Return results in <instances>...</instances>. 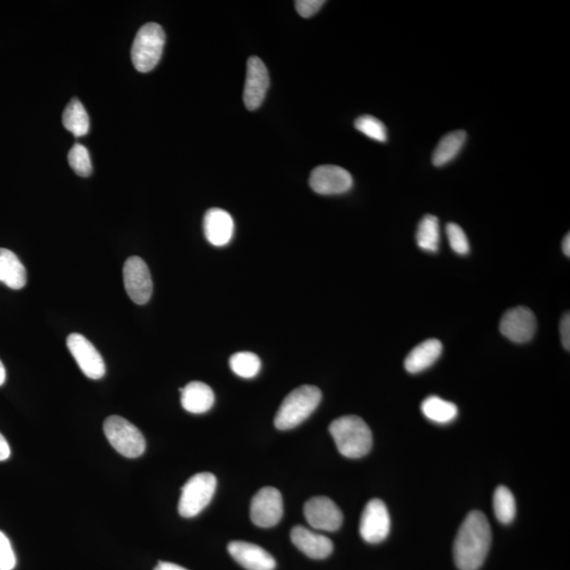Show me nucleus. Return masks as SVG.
<instances>
[{"label": "nucleus", "mask_w": 570, "mask_h": 570, "mask_svg": "<svg viewBox=\"0 0 570 570\" xmlns=\"http://www.w3.org/2000/svg\"><path fill=\"white\" fill-rule=\"evenodd\" d=\"M491 546V528L486 515L472 511L457 532L455 561L460 570H478L483 566Z\"/></svg>", "instance_id": "obj_1"}, {"label": "nucleus", "mask_w": 570, "mask_h": 570, "mask_svg": "<svg viewBox=\"0 0 570 570\" xmlns=\"http://www.w3.org/2000/svg\"><path fill=\"white\" fill-rule=\"evenodd\" d=\"M328 430L338 451L345 457L361 458L367 455L372 448L371 429L361 417H339L332 422Z\"/></svg>", "instance_id": "obj_2"}, {"label": "nucleus", "mask_w": 570, "mask_h": 570, "mask_svg": "<svg viewBox=\"0 0 570 570\" xmlns=\"http://www.w3.org/2000/svg\"><path fill=\"white\" fill-rule=\"evenodd\" d=\"M321 391L315 386H302L292 391L282 402L275 416L279 430H291L311 416L321 402Z\"/></svg>", "instance_id": "obj_3"}, {"label": "nucleus", "mask_w": 570, "mask_h": 570, "mask_svg": "<svg viewBox=\"0 0 570 570\" xmlns=\"http://www.w3.org/2000/svg\"><path fill=\"white\" fill-rule=\"evenodd\" d=\"M164 46H166V32L157 23H146L135 35L132 48L133 66L139 72L147 73L154 70L160 62Z\"/></svg>", "instance_id": "obj_4"}, {"label": "nucleus", "mask_w": 570, "mask_h": 570, "mask_svg": "<svg viewBox=\"0 0 570 570\" xmlns=\"http://www.w3.org/2000/svg\"><path fill=\"white\" fill-rule=\"evenodd\" d=\"M104 433L110 445L123 456L137 458L146 450L142 432L124 417L109 416L104 422Z\"/></svg>", "instance_id": "obj_5"}, {"label": "nucleus", "mask_w": 570, "mask_h": 570, "mask_svg": "<svg viewBox=\"0 0 570 570\" xmlns=\"http://www.w3.org/2000/svg\"><path fill=\"white\" fill-rule=\"evenodd\" d=\"M216 489L217 479L213 473L193 475L182 488L178 506L180 515L191 519L201 514L213 499Z\"/></svg>", "instance_id": "obj_6"}, {"label": "nucleus", "mask_w": 570, "mask_h": 570, "mask_svg": "<svg viewBox=\"0 0 570 570\" xmlns=\"http://www.w3.org/2000/svg\"><path fill=\"white\" fill-rule=\"evenodd\" d=\"M284 516V499L274 487H263L251 503V520L258 527L270 528Z\"/></svg>", "instance_id": "obj_7"}, {"label": "nucleus", "mask_w": 570, "mask_h": 570, "mask_svg": "<svg viewBox=\"0 0 570 570\" xmlns=\"http://www.w3.org/2000/svg\"><path fill=\"white\" fill-rule=\"evenodd\" d=\"M125 290L134 303L143 305L150 301L154 284L149 267L142 258L129 257L123 268Z\"/></svg>", "instance_id": "obj_8"}, {"label": "nucleus", "mask_w": 570, "mask_h": 570, "mask_svg": "<svg viewBox=\"0 0 570 570\" xmlns=\"http://www.w3.org/2000/svg\"><path fill=\"white\" fill-rule=\"evenodd\" d=\"M391 519L383 501L371 499L364 507L361 519V536L370 544L383 542L389 536Z\"/></svg>", "instance_id": "obj_9"}, {"label": "nucleus", "mask_w": 570, "mask_h": 570, "mask_svg": "<svg viewBox=\"0 0 570 570\" xmlns=\"http://www.w3.org/2000/svg\"><path fill=\"white\" fill-rule=\"evenodd\" d=\"M67 346L72 353L76 363L79 364L81 372L88 379H101L106 374V366L101 354L89 340L79 333L70 334L67 338Z\"/></svg>", "instance_id": "obj_10"}, {"label": "nucleus", "mask_w": 570, "mask_h": 570, "mask_svg": "<svg viewBox=\"0 0 570 570\" xmlns=\"http://www.w3.org/2000/svg\"><path fill=\"white\" fill-rule=\"evenodd\" d=\"M305 520L311 527L322 532H336L343 525V511L330 498L315 497L304 505Z\"/></svg>", "instance_id": "obj_11"}, {"label": "nucleus", "mask_w": 570, "mask_h": 570, "mask_svg": "<svg viewBox=\"0 0 570 570\" xmlns=\"http://www.w3.org/2000/svg\"><path fill=\"white\" fill-rule=\"evenodd\" d=\"M537 319L532 310L518 307L506 311L499 322V331L515 344L531 342L537 331Z\"/></svg>", "instance_id": "obj_12"}, {"label": "nucleus", "mask_w": 570, "mask_h": 570, "mask_svg": "<svg viewBox=\"0 0 570 570\" xmlns=\"http://www.w3.org/2000/svg\"><path fill=\"white\" fill-rule=\"evenodd\" d=\"M310 186L322 196L342 195L353 186V178L348 170L336 166L316 167L310 176Z\"/></svg>", "instance_id": "obj_13"}, {"label": "nucleus", "mask_w": 570, "mask_h": 570, "mask_svg": "<svg viewBox=\"0 0 570 570\" xmlns=\"http://www.w3.org/2000/svg\"><path fill=\"white\" fill-rule=\"evenodd\" d=\"M268 87L269 76L266 64L259 57H250L243 93L246 108L249 110L259 108L266 98Z\"/></svg>", "instance_id": "obj_14"}, {"label": "nucleus", "mask_w": 570, "mask_h": 570, "mask_svg": "<svg viewBox=\"0 0 570 570\" xmlns=\"http://www.w3.org/2000/svg\"><path fill=\"white\" fill-rule=\"evenodd\" d=\"M227 550L234 561L248 570H274L277 566L272 555L252 543L234 540L228 544Z\"/></svg>", "instance_id": "obj_15"}, {"label": "nucleus", "mask_w": 570, "mask_h": 570, "mask_svg": "<svg viewBox=\"0 0 570 570\" xmlns=\"http://www.w3.org/2000/svg\"><path fill=\"white\" fill-rule=\"evenodd\" d=\"M204 234L211 245L222 248L234 236V223L232 216L221 208H210L204 217Z\"/></svg>", "instance_id": "obj_16"}, {"label": "nucleus", "mask_w": 570, "mask_h": 570, "mask_svg": "<svg viewBox=\"0 0 570 570\" xmlns=\"http://www.w3.org/2000/svg\"><path fill=\"white\" fill-rule=\"evenodd\" d=\"M291 539L294 545L311 559L321 560L331 556L334 545L332 540L320 533H316L303 526L292 529Z\"/></svg>", "instance_id": "obj_17"}, {"label": "nucleus", "mask_w": 570, "mask_h": 570, "mask_svg": "<svg viewBox=\"0 0 570 570\" xmlns=\"http://www.w3.org/2000/svg\"><path fill=\"white\" fill-rule=\"evenodd\" d=\"M182 407L192 414L207 413L215 404V393L201 381H191L180 389Z\"/></svg>", "instance_id": "obj_18"}, {"label": "nucleus", "mask_w": 570, "mask_h": 570, "mask_svg": "<svg viewBox=\"0 0 570 570\" xmlns=\"http://www.w3.org/2000/svg\"><path fill=\"white\" fill-rule=\"evenodd\" d=\"M443 345L438 339H429L420 344L405 357L404 368L411 374H417L433 366L442 355Z\"/></svg>", "instance_id": "obj_19"}, {"label": "nucleus", "mask_w": 570, "mask_h": 570, "mask_svg": "<svg viewBox=\"0 0 570 570\" xmlns=\"http://www.w3.org/2000/svg\"><path fill=\"white\" fill-rule=\"evenodd\" d=\"M0 282L19 291L27 285V270L13 251L0 249Z\"/></svg>", "instance_id": "obj_20"}, {"label": "nucleus", "mask_w": 570, "mask_h": 570, "mask_svg": "<svg viewBox=\"0 0 570 570\" xmlns=\"http://www.w3.org/2000/svg\"><path fill=\"white\" fill-rule=\"evenodd\" d=\"M467 140L465 131H455L446 134L439 140L432 156V163L436 167H442L454 161L460 154Z\"/></svg>", "instance_id": "obj_21"}, {"label": "nucleus", "mask_w": 570, "mask_h": 570, "mask_svg": "<svg viewBox=\"0 0 570 570\" xmlns=\"http://www.w3.org/2000/svg\"><path fill=\"white\" fill-rule=\"evenodd\" d=\"M421 413L429 421L447 425L456 419L458 409L454 403L438 396H429L421 403Z\"/></svg>", "instance_id": "obj_22"}, {"label": "nucleus", "mask_w": 570, "mask_h": 570, "mask_svg": "<svg viewBox=\"0 0 570 570\" xmlns=\"http://www.w3.org/2000/svg\"><path fill=\"white\" fill-rule=\"evenodd\" d=\"M63 124L75 138L84 137L89 132V116L78 98L72 99L64 109Z\"/></svg>", "instance_id": "obj_23"}, {"label": "nucleus", "mask_w": 570, "mask_h": 570, "mask_svg": "<svg viewBox=\"0 0 570 570\" xmlns=\"http://www.w3.org/2000/svg\"><path fill=\"white\" fill-rule=\"evenodd\" d=\"M440 241L439 222L436 216L427 215L420 222L416 232L417 245L422 251L436 252Z\"/></svg>", "instance_id": "obj_24"}, {"label": "nucleus", "mask_w": 570, "mask_h": 570, "mask_svg": "<svg viewBox=\"0 0 570 570\" xmlns=\"http://www.w3.org/2000/svg\"><path fill=\"white\" fill-rule=\"evenodd\" d=\"M493 510L502 524L513 522L516 514L515 499L507 487L499 486L493 495Z\"/></svg>", "instance_id": "obj_25"}, {"label": "nucleus", "mask_w": 570, "mask_h": 570, "mask_svg": "<svg viewBox=\"0 0 570 570\" xmlns=\"http://www.w3.org/2000/svg\"><path fill=\"white\" fill-rule=\"evenodd\" d=\"M232 371L242 379H254L260 372L261 361L254 353L239 352L229 360Z\"/></svg>", "instance_id": "obj_26"}, {"label": "nucleus", "mask_w": 570, "mask_h": 570, "mask_svg": "<svg viewBox=\"0 0 570 570\" xmlns=\"http://www.w3.org/2000/svg\"><path fill=\"white\" fill-rule=\"evenodd\" d=\"M355 128L368 138L387 142V131L383 122L372 115H362L355 121Z\"/></svg>", "instance_id": "obj_27"}, {"label": "nucleus", "mask_w": 570, "mask_h": 570, "mask_svg": "<svg viewBox=\"0 0 570 570\" xmlns=\"http://www.w3.org/2000/svg\"><path fill=\"white\" fill-rule=\"evenodd\" d=\"M68 161L76 174L89 176L92 173V164L89 152L81 144H75L69 151Z\"/></svg>", "instance_id": "obj_28"}, {"label": "nucleus", "mask_w": 570, "mask_h": 570, "mask_svg": "<svg viewBox=\"0 0 570 570\" xmlns=\"http://www.w3.org/2000/svg\"><path fill=\"white\" fill-rule=\"evenodd\" d=\"M447 237H448L451 249L454 250L456 254L465 256L470 251L469 241L465 232L460 225L455 223H449L446 226Z\"/></svg>", "instance_id": "obj_29"}, {"label": "nucleus", "mask_w": 570, "mask_h": 570, "mask_svg": "<svg viewBox=\"0 0 570 570\" xmlns=\"http://www.w3.org/2000/svg\"><path fill=\"white\" fill-rule=\"evenodd\" d=\"M16 566V556L10 540L0 532V570H13Z\"/></svg>", "instance_id": "obj_30"}, {"label": "nucleus", "mask_w": 570, "mask_h": 570, "mask_svg": "<svg viewBox=\"0 0 570 570\" xmlns=\"http://www.w3.org/2000/svg\"><path fill=\"white\" fill-rule=\"evenodd\" d=\"M325 4L326 2H322V0H298L295 2V8L299 15L309 19V17L315 15Z\"/></svg>", "instance_id": "obj_31"}, {"label": "nucleus", "mask_w": 570, "mask_h": 570, "mask_svg": "<svg viewBox=\"0 0 570 570\" xmlns=\"http://www.w3.org/2000/svg\"><path fill=\"white\" fill-rule=\"evenodd\" d=\"M561 339L564 348L570 350V316L566 313L563 316L560 323Z\"/></svg>", "instance_id": "obj_32"}, {"label": "nucleus", "mask_w": 570, "mask_h": 570, "mask_svg": "<svg viewBox=\"0 0 570 570\" xmlns=\"http://www.w3.org/2000/svg\"><path fill=\"white\" fill-rule=\"evenodd\" d=\"M11 455L10 445L7 439L0 433V462L7 461Z\"/></svg>", "instance_id": "obj_33"}, {"label": "nucleus", "mask_w": 570, "mask_h": 570, "mask_svg": "<svg viewBox=\"0 0 570 570\" xmlns=\"http://www.w3.org/2000/svg\"><path fill=\"white\" fill-rule=\"evenodd\" d=\"M155 570H187L184 567L178 566V564L170 562H158Z\"/></svg>", "instance_id": "obj_34"}, {"label": "nucleus", "mask_w": 570, "mask_h": 570, "mask_svg": "<svg viewBox=\"0 0 570 570\" xmlns=\"http://www.w3.org/2000/svg\"><path fill=\"white\" fill-rule=\"evenodd\" d=\"M562 249H563L564 254H566L567 257H570V234H567L566 238H564L563 240Z\"/></svg>", "instance_id": "obj_35"}, {"label": "nucleus", "mask_w": 570, "mask_h": 570, "mask_svg": "<svg viewBox=\"0 0 570 570\" xmlns=\"http://www.w3.org/2000/svg\"><path fill=\"white\" fill-rule=\"evenodd\" d=\"M5 379H7V373H5L4 363L0 361V387L5 383Z\"/></svg>", "instance_id": "obj_36"}]
</instances>
